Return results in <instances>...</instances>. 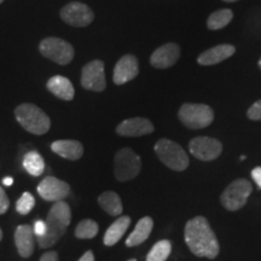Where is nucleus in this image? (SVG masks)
Here are the masks:
<instances>
[{
	"label": "nucleus",
	"instance_id": "1",
	"mask_svg": "<svg viewBox=\"0 0 261 261\" xmlns=\"http://www.w3.org/2000/svg\"><path fill=\"white\" fill-rule=\"evenodd\" d=\"M184 237L189 249L196 256L214 259L219 254L220 247L217 236L204 217H196L189 220Z\"/></svg>",
	"mask_w": 261,
	"mask_h": 261
},
{
	"label": "nucleus",
	"instance_id": "2",
	"mask_svg": "<svg viewBox=\"0 0 261 261\" xmlns=\"http://www.w3.org/2000/svg\"><path fill=\"white\" fill-rule=\"evenodd\" d=\"M71 220V212L69 204L64 201L55 202L47 214V230L42 237L38 238L39 247L47 249L55 246L63 236Z\"/></svg>",
	"mask_w": 261,
	"mask_h": 261
},
{
	"label": "nucleus",
	"instance_id": "3",
	"mask_svg": "<svg viewBox=\"0 0 261 261\" xmlns=\"http://www.w3.org/2000/svg\"><path fill=\"white\" fill-rule=\"evenodd\" d=\"M15 116L19 125L33 135H45L51 127L50 117L34 104L23 103L18 106L15 110Z\"/></svg>",
	"mask_w": 261,
	"mask_h": 261
},
{
	"label": "nucleus",
	"instance_id": "4",
	"mask_svg": "<svg viewBox=\"0 0 261 261\" xmlns=\"http://www.w3.org/2000/svg\"><path fill=\"white\" fill-rule=\"evenodd\" d=\"M154 149L161 162L165 163L168 168L177 172H181L188 168L189 156L177 143L169 139H160L155 144Z\"/></svg>",
	"mask_w": 261,
	"mask_h": 261
},
{
	"label": "nucleus",
	"instance_id": "5",
	"mask_svg": "<svg viewBox=\"0 0 261 261\" xmlns=\"http://www.w3.org/2000/svg\"><path fill=\"white\" fill-rule=\"evenodd\" d=\"M178 116L185 126L192 129L208 127L214 120L213 110L205 104H182Z\"/></svg>",
	"mask_w": 261,
	"mask_h": 261
},
{
	"label": "nucleus",
	"instance_id": "6",
	"mask_svg": "<svg viewBox=\"0 0 261 261\" xmlns=\"http://www.w3.org/2000/svg\"><path fill=\"white\" fill-rule=\"evenodd\" d=\"M142 169V160L129 148L116 152L114 159V173L119 181H127L136 178Z\"/></svg>",
	"mask_w": 261,
	"mask_h": 261
},
{
	"label": "nucleus",
	"instance_id": "7",
	"mask_svg": "<svg viewBox=\"0 0 261 261\" xmlns=\"http://www.w3.org/2000/svg\"><path fill=\"white\" fill-rule=\"evenodd\" d=\"M252 191L253 187L250 181L247 179H237L231 182L221 194V203L227 211L236 212L246 205Z\"/></svg>",
	"mask_w": 261,
	"mask_h": 261
},
{
	"label": "nucleus",
	"instance_id": "8",
	"mask_svg": "<svg viewBox=\"0 0 261 261\" xmlns=\"http://www.w3.org/2000/svg\"><path fill=\"white\" fill-rule=\"evenodd\" d=\"M41 55L55 63L61 65L69 64L74 58V47L68 41L60 38H46L39 46Z\"/></svg>",
	"mask_w": 261,
	"mask_h": 261
},
{
	"label": "nucleus",
	"instance_id": "9",
	"mask_svg": "<svg viewBox=\"0 0 261 261\" xmlns=\"http://www.w3.org/2000/svg\"><path fill=\"white\" fill-rule=\"evenodd\" d=\"M81 86L85 90L94 91V92H102L106 90L107 81L102 61L96 60L85 65L81 73Z\"/></svg>",
	"mask_w": 261,
	"mask_h": 261
},
{
	"label": "nucleus",
	"instance_id": "10",
	"mask_svg": "<svg viewBox=\"0 0 261 261\" xmlns=\"http://www.w3.org/2000/svg\"><path fill=\"white\" fill-rule=\"evenodd\" d=\"M191 155L201 161H213L218 159L223 151V144L218 139L211 137H197L189 144Z\"/></svg>",
	"mask_w": 261,
	"mask_h": 261
},
{
	"label": "nucleus",
	"instance_id": "11",
	"mask_svg": "<svg viewBox=\"0 0 261 261\" xmlns=\"http://www.w3.org/2000/svg\"><path fill=\"white\" fill-rule=\"evenodd\" d=\"M61 18L73 27H86L93 22L94 14L87 5L73 2L61 10Z\"/></svg>",
	"mask_w": 261,
	"mask_h": 261
},
{
	"label": "nucleus",
	"instance_id": "12",
	"mask_svg": "<svg viewBox=\"0 0 261 261\" xmlns=\"http://www.w3.org/2000/svg\"><path fill=\"white\" fill-rule=\"evenodd\" d=\"M38 194L41 198L48 202H58L63 201L65 197H68L70 192L69 184L57 179L55 177H46L40 181V184L37 188Z\"/></svg>",
	"mask_w": 261,
	"mask_h": 261
},
{
	"label": "nucleus",
	"instance_id": "13",
	"mask_svg": "<svg viewBox=\"0 0 261 261\" xmlns=\"http://www.w3.org/2000/svg\"><path fill=\"white\" fill-rule=\"evenodd\" d=\"M154 125L144 117H133L122 121L116 127V133L122 137H142L154 132Z\"/></svg>",
	"mask_w": 261,
	"mask_h": 261
},
{
	"label": "nucleus",
	"instance_id": "14",
	"mask_svg": "<svg viewBox=\"0 0 261 261\" xmlns=\"http://www.w3.org/2000/svg\"><path fill=\"white\" fill-rule=\"evenodd\" d=\"M138 73L139 67L137 58L132 55H126L116 63L113 80L116 85H123L135 79Z\"/></svg>",
	"mask_w": 261,
	"mask_h": 261
},
{
	"label": "nucleus",
	"instance_id": "15",
	"mask_svg": "<svg viewBox=\"0 0 261 261\" xmlns=\"http://www.w3.org/2000/svg\"><path fill=\"white\" fill-rule=\"evenodd\" d=\"M180 57V48L177 44H166L159 47L150 57V63L159 69H167L172 67Z\"/></svg>",
	"mask_w": 261,
	"mask_h": 261
},
{
	"label": "nucleus",
	"instance_id": "16",
	"mask_svg": "<svg viewBox=\"0 0 261 261\" xmlns=\"http://www.w3.org/2000/svg\"><path fill=\"white\" fill-rule=\"evenodd\" d=\"M34 231L29 225H19L15 232V243L18 254L22 257H29L34 252L35 241Z\"/></svg>",
	"mask_w": 261,
	"mask_h": 261
},
{
	"label": "nucleus",
	"instance_id": "17",
	"mask_svg": "<svg viewBox=\"0 0 261 261\" xmlns=\"http://www.w3.org/2000/svg\"><path fill=\"white\" fill-rule=\"evenodd\" d=\"M51 150L61 158L71 160V161H76L84 155V146L77 140H57L51 144Z\"/></svg>",
	"mask_w": 261,
	"mask_h": 261
},
{
	"label": "nucleus",
	"instance_id": "18",
	"mask_svg": "<svg viewBox=\"0 0 261 261\" xmlns=\"http://www.w3.org/2000/svg\"><path fill=\"white\" fill-rule=\"evenodd\" d=\"M236 51V48L232 45L223 44L218 45L210 48V50L204 51L203 54L200 55V57L197 58V62L201 65H213L218 64L220 62L227 60L228 57H231Z\"/></svg>",
	"mask_w": 261,
	"mask_h": 261
},
{
	"label": "nucleus",
	"instance_id": "19",
	"mask_svg": "<svg viewBox=\"0 0 261 261\" xmlns=\"http://www.w3.org/2000/svg\"><path fill=\"white\" fill-rule=\"evenodd\" d=\"M47 90L50 91L52 94H55L57 98L63 100H71L74 98L75 91L73 84L70 83L69 79L67 77L61 76V75H56L52 76L50 80L47 81Z\"/></svg>",
	"mask_w": 261,
	"mask_h": 261
},
{
	"label": "nucleus",
	"instance_id": "20",
	"mask_svg": "<svg viewBox=\"0 0 261 261\" xmlns=\"http://www.w3.org/2000/svg\"><path fill=\"white\" fill-rule=\"evenodd\" d=\"M152 227H154V221L150 217L142 218L138 223H137L133 232L129 234L128 238L126 240L127 247H136L138 244L143 243L144 241L148 240V237L151 233Z\"/></svg>",
	"mask_w": 261,
	"mask_h": 261
},
{
	"label": "nucleus",
	"instance_id": "21",
	"mask_svg": "<svg viewBox=\"0 0 261 261\" xmlns=\"http://www.w3.org/2000/svg\"><path fill=\"white\" fill-rule=\"evenodd\" d=\"M129 224L130 218L127 217V215H122L119 219H116L106 231V234H104V244L108 247H112L114 244H116L121 240L123 234H125Z\"/></svg>",
	"mask_w": 261,
	"mask_h": 261
},
{
	"label": "nucleus",
	"instance_id": "22",
	"mask_svg": "<svg viewBox=\"0 0 261 261\" xmlns=\"http://www.w3.org/2000/svg\"><path fill=\"white\" fill-rule=\"evenodd\" d=\"M98 203L108 214L117 217L122 213V202L120 196L114 191H106L98 197Z\"/></svg>",
	"mask_w": 261,
	"mask_h": 261
},
{
	"label": "nucleus",
	"instance_id": "23",
	"mask_svg": "<svg viewBox=\"0 0 261 261\" xmlns=\"http://www.w3.org/2000/svg\"><path fill=\"white\" fill-rule=\"evenodd\" d=\"M23 167L33 177H39L45 171V161L38 151H29L23 158Z\"/></svg>",
	"mask_w": 261,
	"mask_h": 261
},
{
	"label": "nucleus",
	"instance_id": "24",
	"mask_svg": "<svg viewBox=\"0 0 261 261\" xmlns=\"http://www.w3.org/2000/svg\"><path fill=\"white\" fill-rule=\"evenodd\" d=\"M233 17V14L231 10L223 9L219 11H215L210 16L207 21V27L212 29V31H217V29L224 28L231 22Z\"/></svg>",
	"mask_w": 261,
	"mask_h": 261
},
{
	"label": "nucleus",
	"instance_id": "25",
	"mask_svg": "<svg viewBox=\"0 0 261 261\" xmlns=\"http://www.w3.org/2000/svg\"><path fill=\"white\" fill-rule=\"evenodd\" d=\"M172 252V243L167 240L160 241L151 248L146 261H166Z\"/></svg>",
	"mask_w": 261,
	"mask_h": 261
},
{
	"label": "nucleus",
	"instance_id": "26",
	"mask_svg": "<svg viewBox=\"0 0 261 261\" xmlns=\"http://www.w3.org/2000/svg\"><path fill=\"white\" fill-rule=\"evenodd\" d=\"M98 224L94 220L85 219L81 220L75 228V236L80 240H91V238L96 237L98 233Z\"/></svg>",
	"mask_w": 261,
	"mask_h": 261
},
{
	"label": "nucleus",
	"instance_id": "27",
	"mask_svg": "<svg viewBox=\"0 0 261 261\" xmlns=\"http://www.w3.org/2000/svg\"><path fill=\"white\" fill-rule=\"evenodd\" d=\"M35 205V198L31 192H23V195L19 197V200L16 203V211L19 214L25 215L31 212Z\"/></svg>",
	"mask_w": 261,
	"mask_h": 261
},
{
	"label": "nucleus",
	"instance_id": "28",
	"mask_svg": "<svg viewBox=\"0 0 261 261\" xmlns=\"http://www.w3.org/2000/svg\"><path fill=\"white\" fill-rule=\"evenodd\" d=\"M247 116L249 117L250 120H255V121L261 120V99L254 103L253 106L248 109Z\"/></svg>",
	"mask_w": 261,
	"mask_h": 261
},
{
	"label": "nucleus",
	"instance_id": "29",
	"mask_svg": "<svg viewBox=\"0 0 261 261\" xmlns=\"http://www.w3.org/2000/svg\"><path fill=\"white\" fill-rule=\"evenodd\" d=\"M9 207H10V200L8 195H6V192L4 191V189H3L2 185H0V215L5 214L6 212H8Z\"/></svg>",
	"mask_w": 261,
	"mask_h": 261
},
{
	"label": "nucleus",
	"instance_id": "30",
	"mask_svg": "<svg viewBox=\"0 0 261 261\" xmlns=\"http://www.w3.org/2000/svg\"><path fill=\"white\" fill-rule=\"evenodd\" d=\"M47 230V225L46 221H42V220H37L34 223V226H33V231H34V234L39 237H42L45 233H46Z\"/></svg>",
	"mask_w": 261,
	"mask_h": 261
},
{
	"label": "nucleus",
	"instance_id": "31",
	"mask_svg": "<svg viewBox=\"0 0 261 261\" xmlns=\"http://www.w3.org/2000/svg\"><path fill=\"white\" fill-rule=\"evenodd\" d=\"M39 261H58V254L57 252H47L42 254Z\"/></svg>",
	"mask_w": 261,
	"mask_h": 261
},
{
	"label": "nucleus",
	"instance_id": "32",
	"mask_svg": "<svg viewBox=\"0 0 261 261\" xmlns=\"http://www.w3.org/2000/svg\"><path fill=\"white\" fill-rule=\"evenodd\" d=\"M252 178L255 184L261 189V167H255L252 171Z\"/></svg>",
	"mask_w": 261,
	"mask_h": 261
},
{
	"label": "nucleus",
	"instance_id": "33",
	"mask_svg": "<svg viewBox=\"0 0 261 261\" xmlns=\"http://www.w3.org/2000/svg\"><path fill=\"white\" fill-rule=\"evenodd\" d=\"M79 261H94V255L93 253L91 252V250H89V252H86L84 254L83 256L80 257Z\"/></svg>",
	"mask_w": 261,
	"mask_h": 261
},
{
	"label": "nucleus",
	"instance_id": "34",
	"mask_svg": "<svg viewBox=\"0 0 261 261\" xmlns=\"http://www.w3.org/2000/svg\"><path fill=\"white\" fill-rule=\"evenodd\" d=\"M3 184H4L5 187H11V185L14 184V179H12L11 177H6L3 179Z\"/></svg>",
	"mask_w": 261,
	"mask_h": 261
},
{
	"label": "nucleus",
	"instance_id": "35",
	"mask_svg": "<svg viewBox=\"0 0 261 261\" xmlns=\"http://www.w3.org/2000/svg\"><path fill=\"white\" fill-rule=\"evenodd\" d=\"M224 2H226V3H233V2H237V0H224Z\"/></svg>",
	"mask_w": 261,
	"mask_h": 261
},
{
	"label": "nucleus",
	"instance_id": "36",
	"mask_svg": "<svg viewBox=\"0 0 261 261\" xmlns=\"http://www.w3.org/2000/svg\"><path fill=\"white\" fill-rule=\"evenodd\" d=\"M2 238H3V231L2 228H0V241H2Z\"/></svg>",
	"mask_w": 261,
	"mask_h": 261
},
{
	"label": "nucleus",
	"instance_id": "37",
	"mask_svg": "<svg viewBox=\"0 0 261 261\" xmlns=\"http://www.w3.org/2000/svg\"><path fill=\"white\" fill-rule=\"evenodd\" d=\"M259 67H260V69H261V58H260V61H259Z\"/></svg>",
	"mask_w": 261,
	"mask_h": 261
},
{
	"label": "nucleus",
	"instance_id": "38",
	"mask_svg": "<svg viewBox=\"0 0 261 261\" xmlns=\"http://www.w3.org/2000/svg\"><path fill=\"white\" fill-rule=\"evenodd\" d=\"M128 261H137V260H136V259H129Z\"/></svg>",
	"mask_w": 261,
	"mask_h": 261
},
{
	"label": "nucleus",
	"instance_id": "39",
	"mask_svg": "<svg viewBox=\"0 0 261 261\" xmlns=\"http://www.w3.org/2000/svg\"><path fill=\"white\" fill-rule=\"evenodd\" d=\"M3 2H4V0H0V4H2V3H3Z\"/></svg>",
	"mask_w": 261,
	"mask_h": 261
}]
</instances>
